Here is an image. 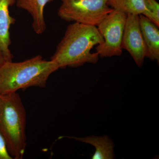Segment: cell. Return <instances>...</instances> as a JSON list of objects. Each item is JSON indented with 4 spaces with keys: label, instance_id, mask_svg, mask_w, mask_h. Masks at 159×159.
<instances>
[{
    "label": "cell",
    "instance_id": "6da1fadb",
    "mask_svg": "<svg viewBox=\"0 0 159 159\" xmlns=\"http://www.w3.org/2000/svg\"><path fill=\"white\" fill-rule=\"evenodd\" d=\"M103 43L97 26L74 22L68 26L51 60L59 69L77 68L85 63L95 64L98 62L99 56L91 51Z\"/></svg>",
    "mask_w": 159,
    "mask_h": 159
},
{
    "label": "cell",
    "instance_id": "7a4b0ae2",
    "mask_svg": "<svg viewBox=\"0 0 159 159\" xmlns=\"http://www.w3.org/2000/svg\"><path fill=\"white\" fill-rule=\"evenodd\" d=\"M58 69L56 63L40 55L20 62L5 63L0 66V94L33 87L44 88L50 76Z\"/></svg>",
    "mask_w": 159,
    "mask_h": 159
},
{
    "label": "cell",
    "instance_id": "3957f363",
    "mask_svg": "<svg viewBox=\"0 0 159 159\" xmlns=\"http://www.w3.org/2000/svg\"><path fill=\"white\" fill-rule=\"evenodd\" d=\"M27 115L17 93L0 94V134L14 159H23L27 146Z\"/></svg>",
    "mask_w": 159,
    "mask_h": 159
},
{
    "label": "cell",
    "instance_id": "277c9868",
    "mask_svg": "<svg viewBox=\"0 0 159 159\" xmlns=\"http://www.w3.org/2000/svg\"><path fill=\"white\" fill-rule=\"evenodd\" d=\"M57 11L61 19L97 26L113 9L108 0H61Z\"/></svg>",
    "mask_w": 159,
    "mask_h": 159
},
{
    "label": "cell",
    "instance_id": "5b68a950",
    "mask_svg": "<svg viewBox=\"0 0 159 159\" xmlns=\"http://www.w3.org/2000/svg\"><path fill=\"white\" fill-rule=\"evenodd\" d=\"M127 15L114 9L97 26L103 39V43L96 48L101 58L122 55V43Z\"/></svg>",
    "mask_w": 159,
    "mask_h": 159
},
{
    "label": "cell",
    "instance_id": "8992f818",
    "mask_svg": "<svg viewBox=\"0 0 159 159\" xmlns=\"http://www.w3.org/2000/svg\"><path fill=\"white\" fill-rule=\"evenodd\" d=\"M122 49L126 50L139 67L143 66L146 48L140 28L139 15H127L122 37Z\"/></svg>",
    "mask_w": 159,
    "mask_h": 159
},
{
    "label": "cell",
    "instance_id": "52a82bcc",
    "mask_svg": "<svg viewBox=\"0 0 159 159\" xmlns=\"http://www.w3.org/2000/svg\"><path fill=\"white\" fill-rule=\"evenodd\" d=\"M16 2V0H0V66L12 61L13 58L9 49L11 44L9 30L16 20L10 15L9 9Z\"/></svg>",
    "mask_w": 159,
    "mask_h": 159
},
{
    "label": "cell",
    "instance_id": "ba28073f",
    "mask_svg": "<svg viewBox=\"0 0 159 159\" xmlns=\"http://www.w3.org/2000/svg\"><path fill=\"white\" fill-rule=\"evenodd\" d=\"M140 28L146 48V57L159 62V29L152 21L139 15Z\"/></svg>",
    "mask_w": 159,
    "mask_h": 159
},
{
    "label": "cell",
    "instance_id": "9c48e42d",
    "mask_svg": "<svg viewBox=\"0 0 159 159\" xmlns=\"http://www.w3.org/2000/svg\"><path fill=\"white\" fill-rule=\"evenodd\" d=\"M53 0H16L18 8L23 9L31 15L32 27L36 34H42L46 29L44 16L45 7Z\"/></svg>",
    "mask_w": 159,
    "mask_h": 159
},
{
    "label": "cell",
    "instance_id": "30bf717a",
    "mask_svg": "<svg viewBox=\"0 0 159 159\" xmlns=\"http://www.w3.org/2000/svg\"><path fill=\"white\" fill-rule=\"evenodd\" d=\"M68 138L74 139L79 142L90 144L95 147V152L92 157V159H113L115 157L114 142L108 136H97L92 135L80 138L75 136L60 137L58 139Z\"/></svg>",
    "mask_w": 159,
    "mask_h": 159
},
{
    "label": "cell",
    "instance_id": "8fae6325",
    "mask_svg": "<svg viewBox=\"0 0 159 159\" xmlns=\"http://www.w3.org/2000/svg\"><path fill=\"white\" fill-rule=\"evenodd\" d=\"M107 4L112 9L127 15H143L146 17L148 16L144 0H108Z\"/></svg>",
    "mask_w": 159,
    "mask_h": 159
},
{
    "label": "cell",
    "instance_id": "7c38bea8",
    "mask_svg": "<svg viewBox=\"0 0 159 159\" xmlns=\"http://www.w3.org/2000/svg\"><path fill=\"white\" fill-rule=\"evenodd\" d=\"M148 10V18L159 27V4L156 0H144Z\"/></svg>",
    "mask_w": 159,
    "mask_h": 159
},
{
    "label": "cell",
    "instance_id": "4fadbf2b",
    "mask_svg": "<svg viewBox=\"0 0 159 159\" xmlns=\"http://www.w3.org/2000/svg\"><path fill=\"white\" fill-rule=\"evenodd\" d=\"M0 159H13L9 154L6 142L0 134Z\"/></svg>",
    "mask_w": 159,
    "mask_h": 159
}]
</instances>
